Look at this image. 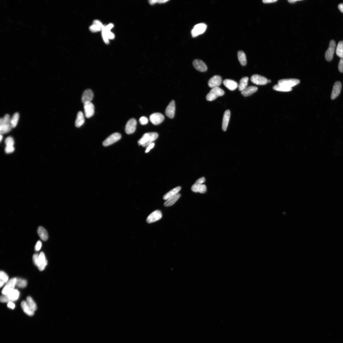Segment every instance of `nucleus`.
I'll return each instance as SVG.
<instances>
[{"label": "nucleus", "mask_w": 343, "mask_h": 343, "mask_svg": "<svg viewBox=\"0 0 343 343\" xmlns=\"http://www.w3.org/2000/svg\"><path fill=\"white\" fill-rule=\"evenodd\" d=\"M158 136L157 132H150L146 133L143 135L141 139L138 141L139 145L142 146L147 147L153 142L156 140Z\"/></svg>", "instance_id": "1"}, {"label": "nucleus", "mask_w": 343, "mask_h": 343, "mask_svg": "<svg viewBox=\"0 0 343 343\" xmlns=\"http://www.w3.org/2000/svg\"><path fill=\"white\" fill-rule=\"evenodd\" d=\"M11 118L10 115L6 114L3 118L0 120V132L1 134L9 132L12 128L11 123Z\"/></svg>", "instance_id": "2"}, {"label": "nucleus", "mask_w": 343, "mask_h": 343, "mask_svg": "<svg viewBox=\"0 0 343 343\" xmlns=\"http://www.w3.org/2000/svg\"><path fill=\"white\" fill-rule=\"evenodd\" d=\"M224 94V91L220 88H213L207 95L206 98L208 101H212L219 97L223 96Z\"/></svg>", "instance_id": "3"}, {"label": "nucleus", "mask_w": 343, "mask_h": 343, "mask_svg": "<svg viewBox=\"0 0 343 343\" xmlns=\"http://www.w3.org/2000/svg\"><path fill=\"white\" fill-rule=\"evenodd\" d=\"M113 27L114 25L113 24H109L104 27L102 31L104 41L106 44H108L109 39H113L114 38V34L110 31V30Z\"/></svg>", "instance_id": "4"}, {"label": "nucleus", "mask_w": 343, "mask_h": 343, "mask_svg": "<svg viewBox=\"0 0 343 343\" xmlns=\"http://www.w3.org/2000/svg\"><path fill=\"white\" fill-rule=\"evenodd\" d=\"M207 28V25L204 23H201L194 26L191 31L193 38H195L205 32Z\"/></svg>", "instance_id": "5"}, {"label": "nucleus", "mask_w": 343, "mask_h": 343, "mask_svg": "<svg viewBox=\"0 0 343 343\" xmlns=\"http://www.w3.org/2000/svg\"><path fill=\"white\" fill-rule=\"evenodd\" d=\"M17 278H13L9 280L3 289L2 293L3 295H7L14 289L16 286Z\"/></svg>", "instance_id": "6"}, {"label": "nucleus", "mask_w": 343, "mask_h": 343, "mask_svg": "<svg viewBox=\"0 0 343 343\" xmlns=\"http://www.w3.org/2000/svg\"><path fill=\"white\" fill-rule=\"evenodd\" d=\"M336 47V43L335 40H331L330 42L329 47L325 54V58L327 61L330 62L332 60Z\"/></svg>", "instance_id": "7"}, {"label": "nucleus", "mask_w": 343, "mask_h": 343, "mask_svg": "<svg viewBox=\"0 0 343 343\" xmlns=\"http://www.w3.org/2000/svg\"><path fill=\"white\" fill-rule=\"evenodd\" d=\"M121 137V134L118 132L112 134L104 141L103 145L105 146H107L113 144L120 140Z\"/></svg>", "instance_id": "8"}, {"label": "nucleus", "mask_w": 343, "mask_h": 343, "mask_svg": "<svg viewBox=\"0 0 343 343\" xmlns=\"http://www.w3.org/2000/svg\"><path fill=\"white\" fill-rule=\"evenodd\" d=\"M300 83V80L294 79H285L279 80L278 84L288 88H292Z\"/></svg>", "instance_id": "9"}, {"label": "nucleus", "mask_w": 343, "mask_h": 343, "mask_svg": "<svg viewBox=\"0 0 343 343\" xmlns=\"http://www.w3.org/2000/svg\"><path fill=\"white\" fill-rule=\"evenodd\" d=\"M137 124V121L134 118L129 120L126 126L125 131L126 133L129 134L134 133L136 130Z\"/></svg>", "instance_id": "10"}, {"label": "nucleus", "mask_w": 343, "mask_h": 343, "mask_svg": "<svg viewBox=\"0 0 343 343\" xmlns=\"http://www.w3.org/2000/svg\"><path fill=\"white\" fill-rule=\"evenodd\" d=\"M251 81L254 84L258 85H264L268 83V80L266 78L258 74L252 76L251 78Z\"/></svg>", "instance_id": "11"}, {"label": "nucleus", "mask_w": 343, "mask_h": 343, "mask_svg": "<svg viewBox=\"0 0 343 343\" xmlns=\"http://www.w3.org/2000/svg\"><path fill=\"white\" fill-rule=\"evenodd\" d=\"M84 108L86 117L89 118L93 116L94 113V107L93 103L88 102L84 104Z\"/></svg>", "instance_id": "12"}, {"label": "nucleus", "mask_w": 343, "mask_h": 343, "mask_svg": "<svg viewBox=\"0 0 343 343\" xmlns=\"http://www.w3.org/2000/svg\"><path fill=\"white\" fill-rule=\"evenodd\" d=\"M164 120V115L158 113L152 114L150 116V120L154 125H156L160 124Z\"/></svg>", "instance_id": "13"}, {"label": "nucleus", "mask_w": 343, "mask_h": 343, "mask_svg": "<svg viewBox=\"0 0 343 343\" xmlns=\"http://www.w3.org/2000/svg\"><path fill=\"white\" fill-rule=\"evenodd\" d=\"M162 217V214L161 211L160 210H156L148 216L146 222L148 223H151L159 220Z\"/></svg>", "instance_id": "14"}, {"label": "nucleus", "mask_w": 343, "mask_h": 343, "mask_svg": "<svg viewBox=\"0 0 343 343\" xmlns=\"http://www.w3.org/2000/svg\"><path fill=\"white\" fill-rule=\"evenodd\" d=\"M342 88V84L340 82L337 81L334 84L331 95V100L335 99L339 96L341 93Z\"/></svg>", "instance_id": "15"}, {"label": "nucleus", "mask_w": 343, "mask_h": 343, "mask_svg": "<svg viewBox=\"0 0 343 343\" xmlns=\"http://www.w3.org/2000/svg\"><path fill=\"white\" fill-rule=\"evenodd\" d=\"M222 82L221 78L219 76H215L211 78L209 80L208 86L210 88L219 87Z\"/></svg>", "instance_id": "16"}, {"label": "nucleus", "mask_w": 343, "mask_h": 343, "mask_svg": "<svg viewBox=\"0 0 343 343\" xmlns=\"http://www.w3.org/2000/svg\"><path fill=\"white\" fill-rule=\"evenodd\" d=\"M193 64L196 70L199 71L205 72L207 70V66L202 60L199 59L195 60L193 62Z\"/></svg>", "instance_id": "17"}, {"label": "nucleus", "mask_w": 343, "mask_h": 343, "mask_svg": "<svg viewBox=\"0 0 343 343\" xmlns=\"http://www.w3.org/2000/svg\"><path fill=\"white\" fill-rule=\"evenodd\" d=\"M175 101L172 100L170 102L165 110L166 116L170 119L173 118L175 115Z\"/></svg>", "instance_id": "18"}, {"label": "nucleus", "mask_w": 343, "mask_h": 343, "mask_svg": "<svg viewBox=\"0 0 343 343\" xmlns=\"http://www.w3.org/2000/svg\"><path fill=\"white\" fill-rule=\"evenodd\" d=\"M93 91L90 89H86L83 92L82 96V102L84 104L86 102H91L94 98Z\"/></svg>", "instance_id": "19"}, {"label": "nucleus", "mask_w": 343, "mask_h": 343, "mask_svg": "<svg viewBox=\"0 0 343 343\" xmlns=\"http://www.w3.org/2000/svg\"><path fill=\"white\" fill-rule=\"evenodd\" d=\"M47 261L46 259L44 253L41 252L39 254V258L37 267L40 271L44 270L47 266Z\"/></svg>", "instance_id": "20"}, {"label": "nucleus", "mask_w": 343, "mask_h": 343, "mask_svg": "<svg viewBox=\"0 0 343 343\" xmlns=\"http://www.w3.org/2000/svg\"><path fill=\"white\" fill-rule=\"evenodd\" d=\"M104 27L100 21L95 20L93 24L89 27V29L92 32L96 33L102 31Z\"/></svg>", "instance_id": "21"}, {"label": "nucleus", "mask_w": 343, "mask_h": 343, "mask_svg": "<svg viewBox=\"0 0 343 343\" xmlns=\"http://www.w3.org/2000/svg\"><path fill=\"white\" fill-rule=\"evenodd\" d=\"M223 83L225 87L230 91H234L238 87V83L232 80L226 79L224 80Z\"/></svg>", "instance_id": "22"}, {"label": "nucleus", "mask_w": 343, "mask_h": 343, "mask_svg": "<svg viewBox=\"0 0 343 343\" xmlns=\"http://www.w3.org/2000/svg\"><path fill=\"white\" fill-rule=\"evenodd\" d=\"M230 116V110H226L224 114L222 122V129L224 131L226 130L228 125Z\"/></svg>", "instance_id": "23"}, {"label": "nucleus", "mask_w": 343, "mask_h": 343, "mask_svg": "<svg viewBox=\"0 0 343 343\" xmlns=\"http://www.w3.org/2000/svg\"><path fill=\"white\" fill-rule=\"evenodd\" d=\"M257 90L258 88L256 86H250L241 91V94L244 97H247L255 93Z\"/></svg>", "instance_id": "24"}, {"label": "nucleus", "mask_w": 343, "mask_h": 343, "mask_svg": "<svg viewBox=\"0 0 343 343\" xmlns=\"http://www.w3.org/2000/svg\"><path fill=\"white\" fill-rule=\"evenodd\" d=\"M181 195L179 193H177L173 197L170 198L166 200L164 203V205L165 207L171 206L174 205L181 197Z\"/></svg>", "instance_id": "25"}, {"label": "nucleus", "mask_w": 343, "mask_h": 343, "mask_svg": "<svg viewBox=\"0 0 343 343\" xmlns=\"http://www.w3.org/2000/svg\"><path fill=\"white\" fill-rule=\"evenodd\" d=\"M85 122V117L83 112L79 111L78 113L75 122V126L77 128L81 126Z\"/></svg>", "instance_id": "26"}, {"label": "nucleus", "mask_w": 343, "mask_h": 343, "mask_svg": "<svg viewBox=\"0 0 343 343\" xmlns=\"http://www.w3.org/2000/svg\"><path fill=\"white\" fill-rule=\"evenodd\" d=\"M21 305L23 311L27 315L30 316H33L34 312L31 310L30 308L28 306L26 302L22 301Z\"/></svg>", "instance_id": "27"}, {"label": "nucleus", "mask_w": 343, "mask_h": 343, "mask_svg": "<svg viewBox=\"0 0 343 343\" xmlns=\"http://www.w3.org/2000/svg\"><path fill=\"white\" fill-rule=\"evenodd\" d=\"M181 189V187L180 186H179L171 190L168 193H167L165 195L163 196V199L164 200H166L170 198L173 196L176 195L180 191Z\"/></svg>", "instance_id": "28"}, {"label": "nucleus", "mask_w": 343, "mask_h": 343, "mask_svg": "<svg viewBox=\"0 0 343 343\" xmlns=\"http://www.w3.org/2000/svg\"><path fill=\"white\" fill-rule=\"evenodd\" d=\"M37 232L39 237L42 240L45 241L47 240L48 237V233L44 227L41 226L39 227Z\"/></svg>", "instance_id": "29"}, {"label": "nucleus", "mask_w": 343, "mask_h": 343, "mask_svg": "<svg viewBox=\"0 0 343 343\" xmlns=\"http://www.w3.org/2000/svg\"><path fill=\"white\" fill-rule=\"evenodd\" d=\"M10 302L16 301L19 296V291L16 289H14L7 295Z\"/></svg>", "instance_id": "30"}, {"label": "nucleus", "mask_w": 343, "mask_h": 343, "mask_svg": "<svg viewBox=\"0 0 343 343\" xmlns=\"http://www.w3.org/2000/svg\"><path fill=\"white\" fill-rule=\"evenodd\" d=\"M249 80V78L247 77H244L240 80L238 86L239 91L241 92L247 87Z\"/></svg>", "instance_id": "31"}, {"label": "nucleus", "mask_w": 343, "mask_h": 343, "mask_svg": "<svg viewBox=\"0 0 343 343\" xmlns=\"http://www.w3.org/2000/svg\"><path fill=\"white\" fill-rule=\"evenodd\" d=\"M238 57L239 62L241 65L245 66L247 64V59L245 54L242 51H239L238 53Z\"/></svg>", "instance_id": "32"}, {"label": "nucleus", "mask_w": 343, "mask_h": 343, "mask_svg": "<svg viewBox=\"0 0 343 343\" xmlns=\"http://www.w3.org/2000/svg\"><path fill=\"white\" fill-rule=\"evenodd\" d=\"M28 306L33 312H35L37 309V306L36 304L33 299L30 296H28L27 298L26 301Z\"/></svg>", "instance_id": "33"}, {"label": "nucleus", "mask_w": 343, "mask_h": 343, "mask_svg": "<svg viewBox=\"0 0 343 343\" xmlns=\"http://www.w3.org/2000/svg\"><path fill=\"white\" fill-rule=\"evenodd\" d=\"M0 287L1 288L5 283H7L8 281V276L6 273L3 271H1L0 272Z\"/></svg>", "instance_id": "34"}, {"label": "nucleus", "mask_w": 343, "mask_h": 343, "mask_svg": "<svg viewBox=\"0 0 343 343\" xmlns=\"http://www.w3.org/2000/svg\"><path fill=\"white\" fill-rule=\"evenodd\" d=\"M336 54L338 56L342 58L343 57V41H340L337 45L336 50Z\"/></svg>", "instance_id": "35"}, {"label": "nucleus", "mask_w": 343, "mask_h": 343, "mask_svg": "<svg viewBox=\"0 0 343 343\" xmlns=\"http://www.w3.org/2000/svg\"><path fill=\"white\" fill-rule=\"evenodd\" d=\"M273 89L275 91L284 92H290L292 90V88H288L278 84L274 86Z\"/></svg>", "instance_id": "36"}, {"label": "nucleus", "mask_w": 343, "mask_h": 343, "mask_svg": "<svg viewBox=\"0 0 343 343\" xmlns=\"http://www.w3.org/2000/svg\"><path fill=\"white\" fill-rule=\"evenodd\" d=\"M19 114L18 113L14 114L11 118V123L12 128H15L18 124L19 119Z\"/></svg>", "instance_id": "37"}, {"label": "nucleus", "mask_w": 343, "mask_h": 343, "mask_svg": "<svg viewBox=\"0 0 343 343\" xmlns=\"http://www.w3.org/2000/svg\"><path fill=\"white\" fill-rule=\"evenodd\" d=\"M27 281L25 279L21 278H17L16 286L19 288H24L27 286Z\"/></svg>", "instance_id": "38"}, {"label": "nucleus", "mask_w": 343, "mask_h": 343, "mask_svg": "<svg viewBox=\"0 0 343 343\" xmlns=\"http://www.w3.org/2000/svg\"><path fill=\"white\" fill-rule=\"evenodd\" d=\"M5 143L6 146H13L14 143L13 138L11 137H8L5 139Z\"/></svg>", "instance_id": "39"}, {"label": "nucleus", "mask_w": 343, "mask_h": 343, "mask_svg": "<svg viewBox=\"0 0 343 343\" xmlns=\"http://www.w3.org/2000/svg\"><path fill=\"white\" fill-rule=\"evenodd\" d=\"M139 122L141 125H145L148 123V120L146 117L142 116L140 118Z\"/></svg>", "instance_id": "40"}, {"label": "nucleus", "mask_w": 343, "mask_h": 343, "mask_svg": "<svg viewBox=\"0 0 343 343\" xmlns=\"http://www.w3.org/2000/svg\"><path fill=\"white\" fill-rule=\"evenodd\" d=\"M15 150L13 146H6L5 151L6 153L9 154L13 152Z\"/></svg>", "instance_id": "41"}, {"label": "nucleus", "mask_w": 343, "mask_h": 343, "mask_svg": "<svg viewBox=\"0 0 343 343\" xmlns=\"http://www.w3.org/2000/svg\"><path fill=\"white\" fill-rule=\"evenodd\" d=\"M168 1H164V0H163V1H161H161H158H158H156V0L154 1V0H152V1H148V2L150 4L152 5L156 4L157 3H158L160 4L165 3L168 2Z\"/></svg>", "instance_id": "42"}, {"label": "nucleus", "mask_w": 343, "mask_h": 343, "mask_svg": "<svg viewBox=\"0 0 343 343\" xmlns=\"http://www.w3.org/2000/svg\"><path fill=\"white\" fill-rule=\"evenodd\" d=\"M1 302H10L7 295H3L1 296L0 298Z\"/></svg>", "instance_id": "43"}, {"label": "nucleus", "mask_w": 343, "mask_h": 343, "mask_svg": "<svg viewBox=\"0 0 343 343\" xmlns=\"http://www.w3.org/2000/svg\"><path fill=\"white\" fill-rule=\"evenodd\" d=\"M39 258V255L35 253L33 256V263L37 266H38Z\"/></svg>", "instance_id": "44"}, {"label": "nucleus", "mask_w": 343, "mask_h": 343, "mask_svg": "<svg viewBox=\"0 0 343 343\" xmlns=\"http://www.w3.org/2000/svg\"><path fill=\"white\" fill-rule=\"evenodd\" d=\"M338 69L340 72L343 73V57L341 58L338 64Z\"/></svg>", "instance_id": "45"}, {"label": "nucleus", "mask_w": 343, "mask_h": 343, "mask_svg": "<svg viewBox=\"0 0 343 343\" xmlns=\"http://www.w3.org/2000/svg\"><path fill=\"white\" fill-rule=\"evenodd\" d=\"M42 244L41 241H38L37 242L35 247V249L36 251H38L41 249Z\"/></svg>", "instance_id": "46"}, {"label": "nucleus", "mask_w": 343, "mask_h": 343, "mask_svg": "<svg viewBox=\"0 0 343 343\" xmlns=\"http://www.w3.org/2000/svg\"><path fill=\"white\" fill-rule=\"evenodd\" d=\"M155 145V143L153 142L150 144L148 146L146 147V148L145 151L146 153L148 152L151 149L153 148Z\"/></svg>", "instance_id": "47"}, {"label": "nucleus", "mask_w": 343, "mask_h": 343, "mask_svg": "<svg viewBox=\"0 0 343 343\" xmlns=\"http://www.w3.org/2000/svg\"><path fill=\"white\" fill-rule=\"evenodd\" d=\"M7 306L9 308L11 309H14L15 306V304L13 303V302H8Z\"/></svg>", "instance_id": "48"}, {"label": "nucleus", "mask_w": 343, "mask_h": 343, "mask_svg": "<svg viewBox=\"0 0 343 343\" xmlns=\"http://www.w3.org/2000/svg\"><path fill=\"white\" fill-rule=\"evenodd\" d=\"M277 1V0H263V1L264 3L267 4L275 2Z\"/></svg>", "instance_id": "49"}, {"label": "nucleus", "mask_w": 343, "mask_h": 343, "mask_svg": "<svg viewBox=\"0 0 343 343\" xmlns=\"http://www.w3.org/2000/svg\"><path fill=\"white\" fill-rule=\"evenodd\" d=\"M338 8L341 12L343 13V3L340 4L338 5Z\"/></svg>", "instance_id": "50"}, {"label": "nucleus", "mask_w": 343, "mask_h": 343, "mask_svg": "<svg viewBox=\"0 0 343 343\" xmlns=\"http://www.w3.org/2000/svg\"><path fill=\"white\" fill-rule=\"evenodd\" d=\"M298 1V0H289V1H288L290 3L293 4V3H295L297 1Z\"/></svg>", "instance_id": "51"}, {"label": "nucleus", "mask_w": 343, "mask_h": 343, "mask_svg": "<svg viewBox=\"0 0 343 343\" xmlns=\"http://www.w3.org/2000/svg\"><path fill=\"white\" fill-rule=\"evenodd\" d=\"M3 136H2V134H1V139H0V140H1V141H2V139H3Z\"/></svg>", "instance_id": "52"}, {"label": "nucleus", "mask_w": 343, "mask_h": 343, "mask_svg": "<svg viewBox=\"0 0 343 343\" xmlns=\"http://www.w3.org/2000/svg\"><path fill=\"white\" fill-rule=\"evenodd\" d=\"M271 82V80H268V83H270Z\"/></svg>", "instance_id": "53"}, {"label": "nucleus", "mask_w": 343, "mask_h": 343, "mask_svg": "<svg viewBox=\"0 0 343 343\" xmlns=\"http://www.w3.org/2000/svg\"></svg>", "instance_id": "54"}]
</instances>
